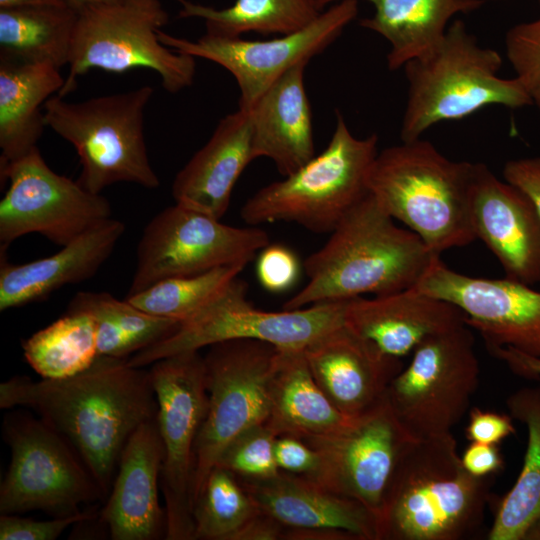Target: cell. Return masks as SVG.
Segmentation results:
<instances>
[{
    "mask_svg": "<svg viewBox=\"0 0 540 540\" xmlns=\"http://www.w3.org/2000/svg\"><path fill=\"white\" fill-rule=\"evenodd\" d=\"M505 46L515 77L540 111V17L510 28Z\"/></svg>",
    "mask_w": 540,
    "mask_h": 540,
    "instance_id": "74e56055",
    "label": "cell"
},
{
    "mask_svg": "<svg viewBox=\"0 0 540 540\" xmlns=\"http://www.w3.org/2000/svg\"><path fill=\"white\" fill-rule=\"evenodd\" d=\"M277 353L270 343L241 339L213 344L203 356L208 410L195 445L193 504L228 445L266 424Z\"/></svg>",
    "mask_w": 540,
    "mask_h": 540,
    "instance_id": "7c38bea8",
    "label": "cell"
},
{
    "mask_svg": "<svg viewBox=\"0 0 540 540\" xmlns=\"http://www.w3.org/2000/svg\"><path fill=\"white\" fill-rule=\"evenodd\" d=\"M2 433L10 463L0 485V514L40 510L66 517L82 512V504L104 501L76 450L39 416L14 409L5 415Z\"/></svg>",
    "mask_w": 540,
    "mask_h": 540,
    "instance_id": "9c48e42d",
    "label": "cell"
},
{
    "mask_svg": "<svg viewBox=\"0 0 540 540\" xmlns=\"http://www.w3.org/2000/svg\"><path fill=\"white\" fill-rule=\"evenodd\" d=\"M153 88H139L80 102L57 94L44 104L45 125L71 143L81 164L78 183L101 194L119 182L148 189L160 185L144 137V112Z\"/></svg>",
    "mask_w": 540,
    "mask_h": 540,
    "instance_id": "52a82bcc",
    "label": "cell"
},
{
    "mask_svg": "<svg viewBox=\"0 0 540 540\" xmlns=\"http://www.w3.org/2000/svg\"><path fill=\"white\" fill-rule=\"evenodd\" d=\"M24 357L43 379H62L89 368L98 355L96 325L85 312L66 313L23 341Z\"/></svg>",
    "mask_w": 540,
    "mask_h": 540,
    "instance_id": "836d02e7",
    "label": "cell"
},
{
    "mask_svg": "<svg viewBox=\"0 0 540 540\" xmlns=\"http://www.w3.org/2000/svg\"><path fill=\"white\" fill-rule=\"evenodd\" d=\"M98 512L92 508L52 520H34L18 514H0V540H55L69 526L95 519Z\"/></svg>",
    "mask_w": 540,
    "mask_h": 540,
    "instance_id": "f35d334b",
    "label": "cell"
},
{
    "mask_svg": "<svg viewBox=\"0 0 540 540\" xmlns=\"http://www.w3.org/2000/svg\"><path fill=\"white\" fill-rule=\"evenodd\" d=\"M0 169L1 180L9 181L0 202L1 252L30 233L62 247L111 218L105 196L53 171L38 147Z\"/></svg>",
    "mask_w": 540,
    "mask_h": 540,
    "instance_id": "9a60e30c",
    "label": "cell"
},
{
    "mask_svg": "<svg viewBox=\"0 0 540 540\" xmlns=\"http://www.w3.org/2000/svg\"><path fill=\"white\" fill-rule=\"evenodd\" d=\"M163 445L156 418L128 439L97 520L113 540L165 539L166 511L159 501Z\"/></svg>",
    "mask_w": 540,
    "mask_h": 540,
    "instance_id": "44dd1931",
    "label": "cell"
},
{
    "mask_svg": "<svg viewBox=\"0 0 540 540\" xmlns=\"http://www.w3.org/2000/svg\"><path fill=\"white\" fill-rule=\"evenodd\" d=\"M464 468L476 477H486L503 468L504 461L497 444L472 442L461 456Z\"/></svg>",
    "mask_w": 540,
    "mask_h": 540,
    "instance_id": "ee69618b",
    "label": "cell"
},
{
    "mask_svg": "<svg viewBox=\"0 0 540 540\" xmlns=\"http://www.w3.org/2000/svg\"><path fill=\"white\" fill-rule=\"evenodd\" d=\"M358 14V0H339L325 9L308 26L269 40L217 37L204 34L196 41L158 30L165 46L194 58L215 62L235 78L239 108L248 110L286 71L309 62L323 52Z\"/></svg>",
    "mask_w": 540,
    "mask_h": 540,
    "instance_id": "2e32d148",
    "label": "cell"
},
{
    "mask_svg": "<svg viewBox=\"0 0 540 540\" xmlns=\"http://www.w3.org/2000/svg\"><path fill=\"white\" fill-rule=\"evenodd\" d=\"M377 145L376 134L356 138L338 112L327 147L295 172L254 193L242 206V219L251 225L292 222L314 233H331L369 194Z\"/></svg>",
    "mask_w": 540,
    "mask_h": 540,
    "instance_id": "8992f818",
    "label": "cell"
},
{
    "mask_svg": "<svg viewBox=\"0 0 540 540\" xmlns=\"http://www.w3.org/2000/svg\"><path fill=\"white\" fill-rule=\"evenodd\" d=\"M465 323L420 343L385 397L413 439L451 433L467 412L479 382L475 340Z\"/></svg>",
    "mask_w": 540,
    "mask_h": 540,
    "instance_id": "8fae6325",
    "label": "cell"
},
{
    "mask_svg": "<svg viewBox=\"0 0 540 540\" xmlns=\"http://www.w3.org/2000/svg\"><path fill=\"white\" fill-rule=\"evenodd\" d=\"M71 8L80 12L91 6L114 2L116 0H64Z\"/></svg>",
    "mask_w": 540,
    "mask_h": 540,
    "instance_id": "c3c4849f",
    "label": "cell"
},
{
    "mask_svg": "<svg viewBox=\"0 0 540 540\" xmlns=\"http://www.w3.org/2000/svg\"><path fill=\"white\" fill-rule=\"evenodd\" d=\"M452 303L413 288L348 300L344 324L384 354L402 358L427 338L465 324Z\"/></svg>",
    "mask_w": 540,
    "mask_h": 540,
    "instance_id": "603a6c76",
    "label": "cell"
},
{
    "mask_svg": "<svg viewBox=\"0 0 540 540\" xmlns=\"http://www.w3.org/2000/svg\"><path fill=\"white\" fill-rule=\"evenodd\" d=\"M510 416L527 428L519 476L496 509L489 540H538L540 535V388H523L507 401Z\"/></svg>",
    "mask_w": 540,
    "mask_h": 540,
    "instance_id": "f546056e",
    "label": "cell"
},
{
    "mask_svg": "<svg viewBox=\"0 0 540 540\" xmlns=\"http://www.w3.org/2000/svg\"><path fill=\"white\" fill-rule=\"evenodd\" d=\"M437 256L416 233L398 227L369 193L306 258L309 281L283 309L412 288Z\"/></svg>",
    "mask_w": 540,
    "mask_h": 540,
    "instance_id": "7a4b0ae2",
    "label": "cell"
},
{
    "mask_svg": "<svg viewBox=\"0 0 540 540\" xmlns=\"http://www.w3.org/2000/svg\"><path fill=\"white\" fill-rule=\"evenodd\" d=\"M412 288L461 309L486 347L510 346L540 357V292L530 285L461 274L437 256Z\"/></svg>",
    "mask_w": 540,
    "mask_h": 540,
    "instance_id": "ac0fdd59",
    "label": "cell"
},
{
    "mask_svg": "<svg viewBox=\"0 0 540 540\" xmlns=\"http://www.w3.org/2000/svg\"><path fill=\"white\" fill-rule=\"evenodd\" d=\"M259 511L240 480L215 466L193 504L194 540H233Z\"/></svg>",
    "mask_w": 540,
    "mask_h": 540,
    "instance_id": "e575fe53",
    "label": "cell"
},
{
    "mask_svg": "<svg viewBox=\"0 0 540 540\" xmlns=\"http://www.w3.org/2000/svg\"><path fill=\"white\" fill-rule=\"evenodd\" d=\"M284 537L285 527L259 511L241 528L233 540H280Z\"/></svg>",
    "mask_w": 540,
    "mask_h": 540,
    "instance_id": "bcb514c9",
    "label": "cell"
},
{
    "mask_svg": "<svg viewBox=\"0 0 540 540\" xmlns=\"http://www.w3.org/2000/svg\"><path fill=\"white\" fill-rule=\"evenodd\" d=\"M77 20L70 6L0 8L1 55L60 69L70 62Z\"/></svg>",
    "mask_w": 540,
    "mask_h": 540,
    "instance_id": "4dcf8cb0",
    "label": "cell"
},
{
    "mask_svg": "<svg viewBox=\"0 0 540 540\" xmlns=\"http://www.w3.org/2000/svg\"><path fill=\"white\" fill-rule=\"evenodd\" d=\"M487 349L518 376L536 380L540 384V357L523 353L510 346H489Z\"/></svg>",
    "mask_w": 540,
    "mask_h": 540,
    "instance_id": "f6af8a7d",
    "label": "cell"
},
{
    "mask_svg": "<svg viewBox=\"0 0 540 540\" xmlns=\"http://www.w3.org/2000/svg\"><path fill=\"white\" fill-rule=\"evenodd\" d=\"M25 6H69L64 0H0V8Z\"/></svg>",
    "mask_w": 540,
    "mask_h": 540,
    "instance_id": "7dc6e473",
    "label": "cell"
},
{
    "mask_svg": "<svg viewBox=\"0 0 540 540\" xmlns=\"http://www.w3.org/2000/svg\"><path fill=\"white\" fill-rule=\"evenodd\" d=\"M124 233L125 224L110 218L42 259L13 264L1 252L0 311L44 300L65 285L92 278Z\"/></svg>",
    "mask_w": 540,
    "mask_h": 540,
    "instance_id": "cb8c5ba5",
    "label": "cell"
},
{
    "mask_svg": "<svg viewBox=\"0 0 540 540\" xmlns=\"http://www.w3.org/2000/svg\"><path fill=\"white\" fill-rule=\"evenodd\" d=\"M470 217L476 239L490 249L509 279L540 282V217L530 199L475 163Z\"/></svg>",
    "mask_w": 540,
    "mask_h": 540,
    "instance_id": "ffe728a7",
    "label": "cell"
},
{
    "mask_svg": "<svg viewBox=\"0 0 540 540\" xmlns=\"http://www.w3.org/2000/svg\"><path fill=\"white\" fill-rule=\"evenodd\" d=\"M301 62L280 76L247 110L254 159L266 157L287 176L315 156L312 113Z\"/></svg>",
    "mask_w": 540,
    "mask_h": 540,
    "instance_id": "484cf974",
    "label": "cell"
},
{
    "mask_svg": "<svg viewBox=\"0 0 540 540\" xmlns=\"http://www.w3.org/2000/svg\"><path fill=\"white\" fill-rule=\"evenodd\" d=\"M503 176L530 199L540 217V156L508 161Z\"/></svg>",
    "mask_w": 540,
    "mask_h": 540,
    "instance_id": "7bdbcfd3",
    "label": "cell"
},
{
    "mask_svg": "<svg viewBox=\"0 0 540 540\" xmlns=\"http://www.w3.org/2000/svg\"><path fill=\"white\" fill-rule=\"evenodd\" d=\"M277 436L266 424L254 426L228 445L216 466L229 470L241 480L275 477L280 472L275 460Z\"/></svg>",
    "mask_w": 540,
    "mask_h": 540,
    "instance_id": "8d00e7d4",
    "label": "cell"
},
{
    "mask_svg": "<svg viewBox=\"0 0 540 540\" xmlns=\"http://www.w3.org/2000/svg\"><path fill=\"white\" fill-rule=\"evenodd\" d=\"M252 160L251 117L239 108L220 120L207 143L177 173L171 187L175 203L221 220Z\"/></svg>",
    "mask_w": 540,
    "mask_h": 540,
    "instance_id": "d4e9b609",
    "label": "cell"
},
{
    "mask_svg": "<svg viewBox=\"0 0 540 540\" xmlns=\"http://www.w3.org/2000/svg\"><path fill=\"white\" fill-rule=\"evenodd\" d=\"M302 440L316 449L321 458L315 481L359 502L378 521L398 459L413 440L386 397L338 430Z\"/></svg>",
    "mask_w": 540,
    "mask_h": 540,
    "instance_id": "e0dca14e",
    "label": "cell"
},
{
    "mask_svg": "<svg viewBox=\"0 0 540 540\" xmlns=\"http://www.w3.org/2000/svg\"><path fill=\"white\" fill-rule=\"evenodd\" d=\"M60 69L42 63L0 57L1 162L15 161L34 148L45 125V102L63 87Z\"/></svg>",
    "mask_w": 540,
    "mask_h": 540,
    "instance_id": "4316f807",
    "label": "cell"
},
{
    "mask_svg": "<svg viewBox=\"0 0 540 540\" xmlns=\"http://www.w3.org/2000/svg\"><path fill=\"white\" fill-rule=\"evenodd\" d=\"M474 167L448 159L420 138L378 152L368 189L387 214L440 256L476 240L470 217Z\"/></svg>",
    "mask_w": 540,
    "mask_h": 540,
    "instance_id": "277c9868",
    "label": "cell"
},
{
    "mask_svg": "<svg viewBox=\"0 0 540 540\" xmlns=\"http://www.w3.org/2000/svg\"><path fill=\"white\" fill-rule=\"evenodd\" d=\"M256 274L265 290L282 293L297 282L300 263L295 253L288 247L269 243L259 252Z\"/></svg>",
    "mask_w": 540,
    "mask_h": 540,
    "instance_id": "ab89813d",
    "label": "cell"
},
{
    "mask_svg": "<svg viewBox=\"0 0 540 540\" xmlns=\"http://www.w3.org/2000/svg\"><path fill=\"white\" fill-rule=\"evenodd\" d=\"M149 370L163 445L160 487L165 500V539L194 540V454L208 410L204 357L199 351L181 352L154 362Z\"/></svg>",
    "mask_w": 540,
    "mask_h": 540,
    "instance_id": "4fadbf2b",
    "label": "cell"
},
{
    "mask_svg": "<svg viewBox=\"0 0 540 540\" xmlns=\"http://www.w3.org/2000/svg\"><path fill=\"white\" fill-rule=\"evenodd\" d=\"M181 5L179 18H199L206 34L217 37H241L255 32L262 35H286L312 23L325 9L323 0H236L223 9L175 0Z\"/></svg>",
    "mask_w": 540,
    "mask_h": 540,
    "instance_id": "d6a6232c",
    "label": "cell"
},
{
    "mask_svg": "<svg viewBox=\"0 0 540 540\" xmlns=\"http://www.w3.org/2000/svg\"><path fill=\"white\" fill-rule=\"evenodd\" d=\"M327 5L339 0H323ZM374 7L371 17L360 25L390 44V70L403 67L411 59L434 47L444 36L449 20L480 8L484 0H366Z\"/></svg>",
    "mask_w": 540,
    "mask_h": 540,
    "instance_id": "f1b7e54d",
    "label": "cell"
},
{
    "mask_svg": "<svg viewBox=\"0 0 540 540\" xmlns=\"http://www.w3.org/2000/svg\"><path fill=\"white\" fill-rule=\"evenodd\" d=\"M348 300L264 311L250 303L247 285L237 277L206 306L180 322L173 334L133 354L127 363L146 367L167 356L199 351L229 340H258L277 348H305L344 324Z\"/></svg>",
    "mask_w": 540,
    "mask_h": 540,
    "instance_id": "30bf717a",
    "label": "cell"
},
{
    "mask_svg": "<svg viewBox=\"0 0 540 540\" xmlns=\"http://www.w3.org/2000/svg\"><path fill=\"white\" fill-rule=\"evenodd\" d=\"M350 419L315 381L304 348H278L269 382L267 426L277 435L306 439L332 433Z\"/></svg>",
    "mask_w": 540,
    "mask_h": 540,
    "instance_id": "83f0119b",
    "label": "cell"
},
{
    "mask_svg": "<svg viewBox=\"0 0 540 540\" xmlns=\"http://www.w3.org/2000/svg\"><path fill=\"white\" fill-rule=\"evenodd\" d=\"M169 21L160 0H116L78 12L69 73L59 93H71L91 69L122 73L145 68L156 72L163 88L177 93L195 77L194 57L179 53L158 38Z\"/></svg>",
    "mask_w": 540,
    "mask_h": 540,
    "instance_id": "ba28073f",
    "label": "cell"
},
{
    "mask_svg": "<svg viewBox=\"0 0 540 540\" xmlns=\"http://www.w3.org/2000/svg\"><path fill=\"white\" fill-rule=\"evenodd\" d=\"M537 1H538V3L540 4V0H537Z\"/></svg>",
    "mask_w": 540,
    "mask_h": 540,
    "instance_id": "681fc988",
    "label": "cell"
},
{
    "mask_svg": "<svg viewBox=\"0 0 540 540\" xmlns=\"http://www.w3.org/2000/svg\"><path fill=\"white\" fill-rule=\"evenodd\" d=\"M239 480L259 510L285 527L286 540L378 538L377 520L366 507L315 480L282 471L265 480Z\"/></svg>",
    "mask_w": 540,
    "mask_h": 540,
    "instance_id": "d6986e66",
    "label": "cell"
},
{
    "mask_svg": "<svg viewBox=\"0 0 540 540\" xmlns=\"http://www.w3.org/2000/svg\"><path fill=\"white\" fill-rule=\"evenodd\" d=\"M515 431L510 415L482 411L479 408L470 411L465 429L466 437L471 442L486 444H498Z\"/></svg>",
    "mask_w": 540,
    "mask_h": 540,
    "instance_id": "b9f144b4",
    "label": "cell"
},
{
    "mask_svg": "<svg viewBox=\"0 0 540 540\" xmlns=\"http://www.w3.org/2000/svg\"><path fill=\"white\" fill-rule=\"evenodd\" d=\"M127 359L98 356L71 377L15 376L0 384V408L32 410L59 432L89 469L104 501L128 439L158 411L150 370L130 366Z\"/></svg>",
    "mask_w": 540,
    "mask_h": 540,
    "instance_id": "6da1fadb",
    "label": "cell"
},
{
    "mask_svg": "<svg viewBox=\"0 0 540 540\" xmlns=\"http://www.w3.org/2000/svg\"><path fill=\"white\" fill-rule=\"evenodd\" d=\"M275 460L280 471L316 480L321 458L316 449L304 440L291 435H278L275 441Z\"/></svg>",
    "mask_w": 540,
    "mask_h": 540,
    "instance_id": "60d3db41",
    "label": "cell"
},
{
    "mask_svg": "<svg viewBox=\"0 0 540 540\" xmlns=\"http://www.w3.org/2000/svg\"><path fill=\"white\" fill-rule=\"evenodd\" d=\"M245 267L223 266L197 275L161 280L127 295L126 300L149 314L182 322L217 297Z\"/></svg>",
    "mask_w": 540,
    "mask_h": 540,
    "instance_id": "d590c367",
    "label": "cell"
},
{
    "mask_svg": "<svg viewBox=\"0 0 540 540\" xmlns=\"http://www.w3.org/2000/svg\"><path fill=\"white\" fill-rule=\"evenodd\" d=\"M304 353L321 390L348 418L378 404L403 369L401 358L384 354L345 324L307 345Z\"/></svg>",
    "mask_w": 540,
    "mask_h": 540,
    "instance_id": "7402d4cb",
    "label": "cell"
},
{
    "mask_svg": "<svg viewBox=\"0 0 540 540\" xmlns=\"http://www.w3.org/2000/svg\"><path fill=\"white\" fill-rule=\"evenodd\" d=\"M501 65L500 54L480 46L463 21L452 22L434 47L403 66L409 86L401 141L420 139L439 122L460 120L487 106L532 105L516 77L498 75Z\"/></svg>",
    "mask_w": 540,
    "mask_h": 540,
    "instance_id": "5b68a950",
    "label": "cell"
},
{
    "mask_svg": "<svg viewBox=\"0 0 540 540\" xmlns=\"http://www.w3.org/2000/svg\"><path fill=\"white\" fill-rule=\"evenodd\" d=\"M486 477L463 466L452 433L413 439L401 453L384 495L377 540H461L482 526Z\"/></svg>",
    "mask_w": 540,
    "mask_h": 540,
    "instance_id": "3957f363",
    "label": "cell"
},
{
    "mask_svg": "<svg viewBox=\"0 0 540 540\" xmlns=\"http://www.w3.org/2000/svg\"><path fill=\"white\" fill-rule=\"evenodd\" d=\"M256 227H234L175 203L145 226L127 295L174 277L192 276L230 265H247L268 244Z\"/></svg>",
    "mask_w": 540,
    "mask_h": 540,
    "instance_id": "5bb4252c",
    "label": "cell"
},
{
    "mask_svg": "<svg viewBox=\"0 0 540 540\" xmlns=\"http://www.w3.org/2000/svg\"><path fill=\"white\" fill-rule=\"evenodd\" d=\"M66 311L85 312L96 325L99 356L129 358L173 334L180 322L149 314L107 292L76 293Z\"/></svg>",
    "mask_w": 540,
    "mask_h": 540,
    "instance_id": "1f68e13d",
    "label": "cell"
}]
</instances>
